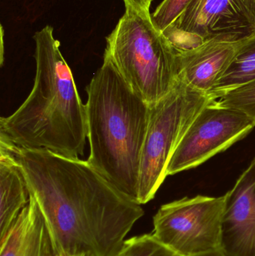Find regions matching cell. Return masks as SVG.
<instances>
[{
  "mask_svg": "<svg viewBox=\"0 0 255 256\" xmlns=\"http://www.w3.org/2000/svg\"><path fill=\"white\" fill-rule=\"evenodd\" d=\"M7 144L44 220L55 256H115L143 216L88 160Z\"/></svg>",
  "mask_w": 255,
  "mask_h": 256,
  "instance_id": "1",
  "label": "cell"
},
{
  "mask_svg": "<svg viewBox=\"0 0 255 256\" xmlns=\"http://www.w3.org/2000/svg\"><path fill=\"white\" fill-rule=\"evenodd\" d=\"M53 32L46 25L34 33V85L13 114L1 117L0 137L16 147L46 149L79 158L88 136L85 104Z\"/></svg>",
  "mask_w": 255,
  "mask_h": 256,
  "instance_id": "2",
  "label": "cell"
},
{
  "mask_svg": "<svg viewBox=\"0 0 255 256\" xmlns=\"http://www.w3.org/2000/svg\"><path fill=\"white\" fill-rule=\"evenodd\" d=\"M88 162L138 203L141 158L150 106L124 81L108 57L86 87ZM139 204V203H138Z\"/></svg>",
  "mask_w": 255,
  "mask_h": 256,
  "instance_id": "3",
  "label": "cell"
},
{
  "mask_svg": "<svg viewBox=\"0 0 255 256\" xmlns=\"http://www.w3.org/2000/svg\"><path fill=\"white\" fill-rule=\"evenodd\" d=\"M106 40L103 56L148 106L166 97L179 80V51L154 25L151 14L125 7Z\"/></svg>",
  "mask_w": 255,
  "mask_h": 256,
  "instance_id": "4",
  "label": "cell"
},
{
  "mask_svg": "<svg viewBox=\"0 0 255 256\" xmlns=\"http://www.w3.org/2000/svg\"><path fill=\"white\" fill-rule=\"evenodd\" d=\"M213 100L180 76L170 92L150 106L141 158L139 204H146L154 198L167 177L168 165L178 144L198 115Z\"/></svg>",
  "mask_w": 255,
  "mask_h": 256,
  "instance_id": "5",
  "label": "cell"
},
{
  "mask_svg": "<svg viewBox=\"0 0 255 256\" xmlns=\"http://www.w3.org/2000/svg\"><path fill=\"white\" fill-rule=\"evenodd\" d=\"M226 196H196L163 204L154 216V237L181 256L221 249Z\"/></svg>",
  "mask_w": 255,
  "mask_h": 256,
  "instance_id": "6",
  "label": "cell"
},
{
  "mask_svg": "<svg viewBox=\"0 0 255 256\" xmlns=\"http://www.w3.org/2000/svg\"><path fill=\"white\" fill-rule=\"evenodd\" d=\"M255 32V0H192L163 32L178 51L208 40L238 42Z\"/></svg>",
  "mask_w": 255,
  "mask_h": 256,
  "instance_id": "7",
  "label": "cell"
},
{
  "mask_svg": "<svg viewBox=\"0 0 255 256\" xmlns=\"http://www.w3.org/2000/svg\"><path fill=\"white\" fill-rule=\"evenodd\" d=\"M255 127L244 112L213 100L187 130L169 161L167 176L202 165L247 136Z\"/></svg>",
  "mask_w": 255,
  "mask_h": 256,
  "instance_id": "8",
  "label": "cell"
},
{
  "mask_svg": "<svg viewBox=\"0 0 255 256\" xmlns=\"http://www.w3.org/2000/svg\"><path fill=\"white\" fill-rule=\"evenodd\" d=\"M221 252L255 256V158L226 194Z\"/></svg>",
  "mask_w": 255,
  "mask_h": 256,
  "instance_id": "9",
  "label": "cell"
},
{
  "mask_svg": "<svg viewBox=\"0 0 255 256\" xmlns=\"http://www.w3.org/2000/svg\"><path fill=\"white\" fill-rule=\"evenodd\" d=\"M241 42L212 39L190 50L179 51L181 76L190 86L208 96L233 61Z\"/></svg>",
  "mask_w": 255,
  "mask_h": 256,
  "instance_id": "10",
  "label": "cell"
},
{
  "mask_svg": "<svg viewBox=\"0 0 255 256\" xmlns=\"http://www.w3.org/2000/svg\"><path fill=\"white\" fill-rule=\"evenodd\" d=\"M0 256H55L41 212L34 198L0 238Z\"/></svg>",
  "mask_w": 255,
  "mask_h": 256,
  "instance_id": "11",
  "label": "cell"
},
{
  "mask_svg": "<svg viewBox=\"0 0 255 256\" xmlns=\"http://www.w3.org/2000/svg\"><path fill=\"white\" fill-rule=\"evenodd\" d=\"M29 198L19 162L7 144L0 140V238L13 225Z\"/></svg>",
  "mask_w": 255,
  "mask_h": 256,
  "instance_id": "12",
  "label": "cell"
},
{
  "mask_svg": "<svg viewBox=\"0 0 255 256\" xmlns=\"http://www.w3.org/2000/svg\"><path fill=\"white\" fill-rule=\"evenodd\" d=\"M255 80V32L241 40L238 52L227 70L216 82L208 96L213 100Z\"/></svg>",
  "mask_w": 255,
  "mask_h": 256,
  "instance_id": "13",
  "label": "cell"
},
{
  "mask_svg": "<svg viewBox=\"0 0 255 256\" xmlns=\"http://www.w3.org/2000/svg\"><path fill=\"white\" fill-rule=\"evenodd\" d=\"M115 256H181L165 246L154 234H143L125 240Z\"/></svg>",
  "mask_w": 255,
  "mask_h": 256,
  "instance_id": "14",
  "label": "cell"
},
{
  "mask_svg": "<svg viewBox=\"0 0 255 256\" xmlns=\"http://www.w3.org/2000/svg\"><path fill=\"white\" fill-rule=\"evenodd\" d=\"M216 100L220 106L244 112L255 124V80L229 92Z\"/></svg>",
  "mask_w": 255,
  "mask_h": 256,
  "instance_id": "15",
  "label": "cell"
},
{
  "mask_svg": "<svg viewBox=\"0 0 255 256\" xmlns=\"http://www.w3.org/2000/svg\"><path fill=\"white\" fill-rule=\"evenodd\" d=\"M192 0H163L151 14L153 22L159 30L166 31L182 14Z\"/></svg>",
  "mask_w": 255,
  "mask_h": 256,
  "instance_id": "16",
  "label": "cell"
},
{
  "mask_svg": "<svg viewBox=\"0 0 255 256\" xmlns=\"http://www.w3.org/2000/svg\"><path fill=\"white\" fill-rule=\"evenodd\" d=\"M125 7H130L137 12L151 14V3L154 0H123Z\"/></svg>",
  "mask_w": 255,
  "mask_h": 256,
  "instance_id": "17",
  "label": "cell"
},
{
  "mask_svg": "<svg viewBox=\"0 0 255 256\" xmlns=\"http://www.w3.org/2000/svg\"><path fill=\"white\" fill-rule=\"evenodd\" d=\"M196 256H225L221 250L216 251V252H210V254H203V255Z\"/></svg>",
  "mask_w": 255,
  "mask_h": 256,
  "instance_id": "18",
  "label": "cell"
},
{
  "mask_svg": "<svg viewBox=\"0 0 255 256\" xmlns=\"http://www.w3.org/2000/svg\"><path fill=\"white\" fill-rule=\"evenodd\" d=\"M1 64L3 62V36H4V30H3L2 26H1Z\"/></svg>",
  "mask_w": 255,
  "mask_h": 256,
  "instance_id": "19",
  "label": "cell"
}]
</instances>
